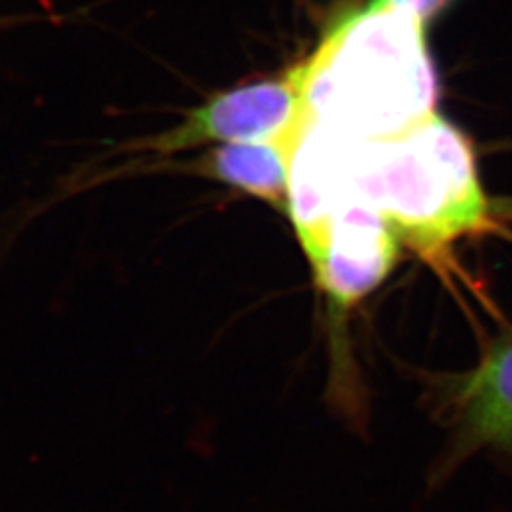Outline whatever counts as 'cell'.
<instances>
[{
    "instance_id": "1",
    "label": "cell",
    "mask_w": 512,
    "mask_h": 512,
    "mask_svg": "<svg viewBox=\"0 0 512 512\" xmlns=\"http://www.w3.org/2000/svg\"><path fill=\"white\" fill-rule=\"evenodd\" d=\"M349 205L376 211L423 251L480 232L490 219L473 147L437 110L380 139L306 124L291 165L287 215L296 234Z\"/></svg>"
},
{
    "instance_id": "2",
    "label": "cell",
    "mask_w": 512,
    "mask_h": 512,
    "mask_svg": "<svg viewBox=\"0 0 512 512\" xmlns=\"http://www.w3.org/2000/svg\"><path fill=\"white\" fill-rule=\"evenodd\" d=\"M412 0H368L302 61L306 120L353 137L403 133L435 112L439 82Z\"/></svg>"
},
{
    "instance_id": "3",
    "label": "cell",
    "mask_w": 512,
    "mask_h": 512,
    "mask_svg": "<svg viewBox=\"0 0 512 512\" xmlns=\"http://www.w3.org/2000/svg\"><path fill=\"white\" fill-rule=\"evenodd\" d=\"M306 126V92L302 61L272 78L241 84L209 97L188 112L183 124L135 145L173 154L207 143L268 141L302 135Z\"/></svg>"
},
{
    "instance_id": "4",
    "label": "cell",
    "mask_w": 512,
    "mask_h": 512,
    "mask_svg": "<svg viewBox=\"0 0 512 512\" xmlns=\"http://www.w3.org/2000/svg\"><path fill=\"white\" fill-rule=\"evenodd\" d=\"M435 414L448 431L435 478L480 452L512 458V338L495 344L469 372L442 380Z\"/></svg>"
},
{
    "instance_id": "5",
    "label": "cell",
    "mask_w": 512,
    "mask_h": 512,
    "mask_svg": "<svg viewBox=\"0 0 512 512\" xmlns=\"http://www.w3.org/2000/svg\"><path fill=\"white\" fill-rule=\"evenodd\" d=\"M399 234L376 211L349 205L300 236L319 289L336 308H349L372 293L391 272Z\"/></svg>"
},
{
    "instance_id": "6",
    "label": "cell",
    "mask_w": 512,
    "mask_h": 512,
    "mask_svg": "<svg viewBox=\"0 0 512 512\" xmlns=\"http://www.w3.org/2000/svg\"><path fill=\"white\" fill-rule=\"evenodd\" d=\"M300 135L268 141L226 143L194 165L198 175L232 186L287 213L291 165Z\"/></svg>"
},
{
    "instance_id": "7",
    "label": "cell",
    "mask_w": 512,
    "mask_h": 512,
    "mask_svg": "<svg viewBox=\"0 0 512 512\" xmlns=\"http://www.w3.org/2000/svg\"><path fill=\"white\" fill-rule=\"evenodd\" d=\"M10 23H14V21H10L8 18L0 19V25H10Z\"/></svg>"
}]
</instances>
